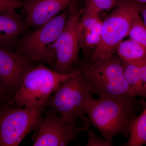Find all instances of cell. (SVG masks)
<instances>
[{
  "label": "cell",
  "instance_id": "cell-1",
  "mask_svg": "<svg viewBox=\"0 0 146 146\" xmlns=\"http://www.w3.org/2000/svg\"><path fill=\"white\" fill-rule=\"evenodd\" d=\"M146 105V102L134 96L98 100L90 96L85 102L84 110L91 123L112 144L113 138L119 134L129 138L131 121Z\"/></svg>",
  "mask_w": 146,
  "mask_h": 146
},
{
  "label": "cell",
  "instance_id": "cell-2",
  "mask_svg": "<svg viewBox=\"0 0 146 146\" xmlns=\"http://www.w3.org/2000/svg\"><path fill=\"white\" fill-rule=\"evenodd\" d=\"M91 95V86L81 71L63 82L47 102L46 106L54 109L67 124L73 141L81 131L78 120L81 121L84 131L91 124L84 107L86 99Z\"/></svg>",
  "mask_w": 146,
  "mask_h": 146
},
{
  "label": "cell",
  "instance_id": "cell-3",
  "mask_svg": "<svg viewBox=\"0 0 146 146\" xmlns=\"http://www.w3.org/2000/svg\"><path fill=\"white\" fill-rule=\"evenodd\" d=\"M81 71L63 74L42 64L32 66L25 74L18 91L8 99L9 104L19 107L44 108L60 84Z\"/></svg>",
  "mask_w": 146,
  "mask_h": 146
},
{
  "label": "cell",
  "instance_id": "cell-4",
  "mask_svg": "<svg viewBox=\"0 0 146 146\" xmlns=\"http://www.w3.org/2000/svg\"><path fill=\"white\" fill-rule=\"evenodd\" d=\"M81 72L91 86L92 95L99 98L135 96L125 77L121 60L114 55L107 61L86 62Z\"/></svg>",
  "mask_w": 146,
  "mask_h": 146
},
{
  "label": "cell",
  "instance_id": "cell-5",
  "mask_svg": "<svg viewBox=\"0 0 146 146\" xmlns=\"http://www.w3.org/2000/svg\"><path fill=\"white\" fill-rule=\"evenodd\" d=\"M138 11L137 4L129 0H121L103 20L100 41L86 62L94 63L111 59L115 47L128 35Z\"/></svg>",
  "mask_w": 146,
  "mask_h": 146
},
{
  "label": "cell",
  "instance_id": "cell-6",
  "mask_svg": "<svg viewBox=\"0 0 146 146\" xmlns=\"http://www.w3.org/2000/svg\"><path fill=\"white\" fill-rule=\"evenodd\" d=\"M70 7L36 29L21 37L16 52L33 61L47 63L54 68L56 61L55 45L68 19Z\"/></svg>",
  "mask_w": 146,
  "mask_h": 146
},
{
  "label": "cell",
  "instance_id": "cell-7",
  "mask_svg": "<svg viewBox=\"0 0 146 146\" xmlns=\"http://www.w3.org/2000/svg\"><path fill=\"white\" fill-rule=\"evenodd\" d=\"M0 109V146H17L39 126L44 108L9 104Z\"/></svg>",
  "mask_w": 146,
  "mask_h": 146
},
{
  "label": "cell",
  "instance_id": "cell-8",
  "mask_svg": "<svg viewBox=\"0 0 146 146\" xmlns=\"http://www.w3.org/2000/svg\"><path fill=\"white\" fill-rule=\"evenodd\" d=\"M76 3L70 7L66 23L55 45L56 61L53 70L61 74L80 70L76 66L79 64L78 27L82 9L80 10Z\"/></svg>",
  "mask_w": 146,
  "mask_h": 146
},
{
  "label": "cell",
  "instance_id": "cell-9",
  "mask_svg": "<svg viewBox=\"0 0 146 146\" xmlns=\"http://www.w3.org/2000/svg\"><path fill=\"white\" fill-rule=\"evenodd\" d=\"M34 140V146H66L73 141L67 124L54 109L46 106Z\"/></svg>",
  "mask_w": 146,
  "mask_h": 146
},
{
  "label": "cell",
  "instance_id": "cell-10",
  "mask_svg": "<svg viewBox=\"0 0 146 146\" xmlns=\"http://www.w3.org/2000/svg\"><path fill=\"white\" fill-rule=\"evenodd\" d=\"M32 61L23 55L0 47V82L10 98L21 87Z\"/></svg>",
  "mask_w": 146,
  "mask_h": 146
},
{
  "label": "cell",
  "instance_id": "cell-11",
  "mask_svg": "<svg viewBox=\"0 0 146 146\" xmlns=\"http://www.w3.org/2000/svg\"><path fill=\"white\" fill-rule=\"evenodd\" d=\"M77 0H32L24 3L28 26L36 29L46 23Z\"/></svg>",
  "mask_w": 146,
  "mask_h": 146
},
{
  "label": "cell",
  "instance_id": "cell-12",
  "mask_svg": "<svg viewBox=\"0 0 146 146\" xmlns=\"http://www.w3.org/2000/svg\"><path fill=\"white\" fill-rule=\"evenodd\" d=\"M102 21L100 16L97 15L83 14L80 18L78 27L79 46L86 61L100 41Z\"/></svg>",
  "mask_w": 146,
  "mask_h": 146
},
{
  "label": "cell",
  "instance_id": "cell-13",
  "mask_svg": "<svg viewBox=\"0 0 146 146\" xmlns=\"http://www.w3.org/2000/svg\"><path fill=\"white\" fill-rule=\"evenodd\" d=\"M28 26L16 11L0 14V47L9 50L18 41Z\"/></svg>",
  "mask_w": 146,
  "mask_h": 146
},
{
  "label": "cell",
  "instance_id": "cell-14",
  "mask_svg": "<svg viewBox=\"0 0 146 146\" xmlns=\"http://www.w3.org/2000/svg\"><path fill=\"white\" fill-rule=\"evenodd\" d=\"M115 51L123 62L138 65L146 63V50L130 39L120 42L115 47Z\"/></svg>",
  "mask_w": 146,
  "mask_h": 146
},
{
  "label": "cell",
  "instance_id": "cell-15",
  "mask_svg": "<svg viewBox=\"0 0 146 146\" xmlns=\"http://www.w3.org/2000/svg\"><path fill=\"white\" fill-rule=\"evenodd\" d=\"M129 137L124 146H141L146 145V105L139 116L131 120Z\"/></svg>",
  "mask_w": 146,
  "mask_h": 146
},
{
  "label": "cell",
  "instance_id": "cell-16",
  "mask_svg": "<svg viewBox=\"0 0 146 146\" xmlns=\"http://www.w3.org/2000/svg\"><path fill=\"white\" fill-rule=\"evenodd\" d=\"M121 62L125 77L132 88L133 95L135 97L141 96L143 86L141 81L140 67L132 63Z\"/></svg>",
  "mask_w": 146,
  "mask_h": 146
},
{
  "label": "cell",
  "instance_id": "cell-17",
  "mask_svg": "<svg viewBox=\"0 0 146 146\" xmlns=\"http://www.w3.org/2000/svg\"><path fill=\"white\" fill-rule=\"evenodd\" d=\"M121 0H86L83 14L100 16L104 12L114 9Z\"/></svg>",
  "mask_w": 146,
  "mask_h": 146
},
{
  "label": "cell",
  "instance_id": "cell-18",
  "mask_svg": "<svg viewBox=\"0 0 146 146\" xmlns=\"http://www.w3.org/2000/svg\"><path fill=\"white\" fill-rule=\"evenodd\" d=\"M128 36L146 50V27L138 11L134 16Z\"/></svg>",
  "mask_w": 146,
  "mask_h": 146
},
{
  "label": "cell",
  "instance_id": "cell-19",
  "mask_svg": "<svg viewBox=\"0 0 146 146\" xmlns=\"http://www.w3.org/2000/svg\"><path fill=\"white\" fill-rule=\"evenodd\" d=\"M88 137L86 146H111L112 144L106 141L104 138L98 136L93 130L87 129L85 130Z\"/></svg>",
  "mask_w": 146,
  "mask_h": 146
},
{
  "label": "cell",
  "instance_id": "cell-20",
  "mask_svg": "<svg viewBox=\"0 0 146 146\" xmlns=\"http://www.w3.org/2000/svg\"><path fill=\"white\" fill-rule=\"evenodd\" d=\"M24 2L14 0H0V14L9 13L23 7Z\"/></svg>",
  "mask_w": 146,
  "mask_h": 146
},
{
  "label": "cell",
  "instance_id": "cell-21",
  "mask_svg": "<svg viewBox=\"0 0 146 146\" xmlns=\"http://www.w3.org/2000/svg\"><path fill=\"white\" fill-rule=\"evenodd\" d=\"M138 12L146 27V4H137Z\"/></svg>",
  "mask_w": 146,
  "mask_h": 146
},
{
  "label": "cell",
  "instance_id": "cell-22",
  "mask_svg": "<svg viewBox=\"0 0 146 146\" xmlns=\"http://www.w3.org/2000/svg\"><path fill=\"white\" fill-rule=\"evenodd\" d=\"M139 66L140 67V71H141V81L143 86V91L144 87L146 85V63L143 65H139Z\"/></svg>",
  "mask_w": 146,
  "mask_h": 146
},
{
  "label": "cell",
  "instance_id": "cell-23",
  "mask_svg": "<svg viewBox=\"0 0 146 146\" xmlns=\"http://www.w3.org/2000/svg\"><path fill=\"white\" fill-rule=\"evenodd\" d=\"M7 96H9L8 94L0 82V102L7 99Z\"/></svg>",
  "mask_w": 146,
  "mask_h": 146
},
{
  "label": "cell",
  "instance_id": "cell-24",
  "mask_svg": "<svg viewBox=\"0 0 146 146\" xmlns=\"http://www.w3.org/2000/svg\"><path fill=\"white\" fill-rule=\"evenodd\" d=\"M136 4H146V0H129Z\"/></svg>",
  "mask_w": 146,
  "mask_h": 146
},
{
  "label": "cell",
  "instance_id": "cell-25",
  "mask_svg": "<svg viewBox=\"0 0 146 146\" xmlns=\"http://www.w3.org/2000/svg\"><path fill=\"white\" fill-rule=\"evenodd\" d=\"M141 96L146 98V85L144 87L143 91Z\"/></svg>",
  "mask_w": 146,
  "mask_h": 146
},
{
  "label": "cell",
  "instance_id": "cell-26",
  "mask_svg": "<svg viewBox=\"0 0 146 146\" xmlns=\"http://www.w3.org/2000/svg\"><path fill=\"white\" fill-rule=\"evenodd\" d=\"M14 1H23L24 2H26L29 1H32V0H14Z\"/></svg>",
  "mask_w": 146,
  "mask_h": 146
}]
</instances>
